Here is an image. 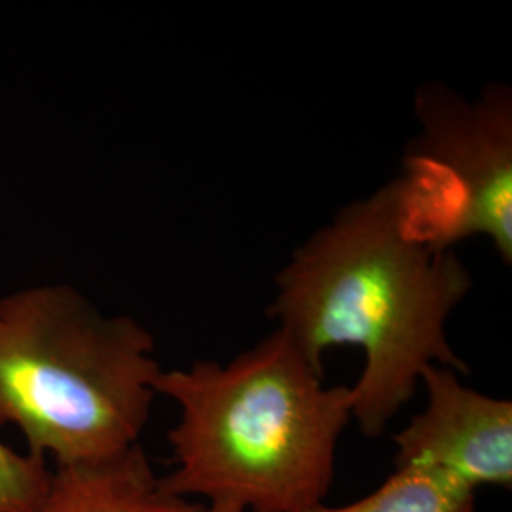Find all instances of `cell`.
I'll list each match as a JSON object with an SVG mask.
<instances>
[{
	"instance_id": "obj_3",
	"label": "cell",
	"mask_w": 512,
	"mask_h": 512,
	"mask_svg": "<svg viewBox=\"0 0 512 512\" xmlns=\"http://www.w3.org/2000/svg\"><path fill=\"white\" fill-rule=\"evenodd\" d=\"M156 340L128 315H105L69 285L0 296V425L37 458L71 467L141 446Z\"/></svg>"
},
{
	"instance_id": "obj_5",
	"label": "cell",
	"mask_w": 512,
	"mask_h": 512,
	"mask_svg": "<svg viewBox=\"0 0 512 512\" xmlns=\"http://www.w3.org/2000/svg\"><path fill=\"white\" fill-rule=\"evenodd\" d=\"M427 404L393 437L397 467H420L476 492L512 486V403L461 384L459 372L429 366Z\"/></svg>"
},
{
	"instance_id": "obj_9",
	"label": "cell",
	"mask_w": 512,
	"mask_h": 512,
	"mask_svg": "<svg viewBox=\"0 0 512 512\" xmlns=\"http://www.w3.org/2000/svg\"><path fill=\"white\" fill-rule=\"evenodd\" d=\"M203 512H245L236 507H228V505H205Z\"/></svg>"
},
{
	"instance_id": "obj_8",
	"label": "cell",
	"mask_w": 512,
	"mask_h": 512,
	"mask_svg": "<svg viewBox=\"0 0 512 512\" xmlns=\"http://www.w3.org/2000/svg\"><path fill=\"white\" fill-rule=\"evenodd\" d=\"M52 469L46 459L0 440V512H25L44 495Z\"/></svg>"
},
{
	"instance_id": "obj_4",
	"label": "cell",
	"mask_w": 512,
	"mask_h": 512,
	"mask_svg": "<svg viewBox=\"0 0 512 512\" xmlns=\"http://www.w3.org/2000/svg\"><path fill=\"white\" fill-rule=\"evenodd\" d=\"M420 133L408 143L401 175L412 220L431 243L492 239L512 264V93L488 84L467 99L425 82L414 99Z\"/></svg>"
},
{
	"instance_id": "obj_6",
	"label": "cell",
	"mask_w": 512,
	"mask_h": 512,
	"mask_svg": "<svg viewBox=\"0 0 512 512\" xmlns=\"http://www.w3.org/2000/svg\"><path fill=\"white\" fill-rule=\"evenodd\" d=\"M205 505L169 494L143 446L118 458L54 467L44 495L25 512H203Z\"/></svg>"
},
{
	"instance_id": "obj_1",
	"label": "cell",
	"mask_w": 512,
	"mask_h": 512,
	"mask_svg": "<svg viewBox=\"0 0 512 512\" xmlns=\"http://www.w3.org/2000/svg\"><path fill=\"white\" fill-rule=\"evenodd\" d=\"M268 315L317 372L330 348L357 346L365 366L351 385V420L380 437L421 387L429 366L467 374L446 323L473 287L454 249L423 238L401 177L342 207L275 277Z\"/></svg>"
},
{
	"instance_id": "obj_2",
	"label": "cell",
	"mask_w": 512,
	"mask_h": 512,
	"mask_svg": "<svg viewBox=\"0 0 512 512\" xmlns=\"http://www.w3.org/2000/svg\"><path fill=\"white\" fill-rule=\"evenodd\" d=\"M323 378L279 329L228 365L200 359L162 370L154 391L179 408L165 490L245 512L325 505L351 387Z\"/></svg>"
},
{
	"instance_id": "obj_7",
	"label": "cell",
	"mask_w": 512,
	"mask_h": 512,
	"mask_svg": "<svg viewBox=\"0 0 512 512\" xmlns=\"http://www.w3.org/2000/svg\"><path fill=\"white\" fill-rule=\"evenodd\" d=\"M476 492L420 467H397L372 494L342 507L311 512H475Z\"/></svg>"
}]
</instances>
